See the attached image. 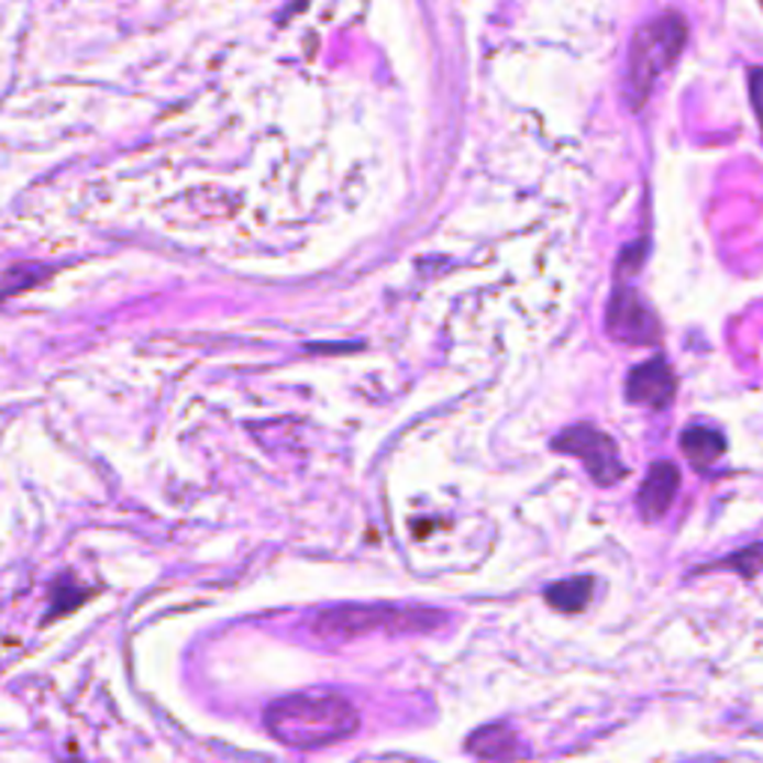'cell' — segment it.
Listing matches in <instances>:
<instances>
[{"instance_id": "obj_8", "label": "cell", "mask_w": 763, "mask_h": 763, "mask_svg": "<svg viewBox=\"0 0 763 763\" xmlns=\"http://www.w3.org/2000/svg\"><path fill=\"white\" fill-rule=\"evenodd\" d=\"M516 745H519V740L507 725H486L468 737L465 749L484 763H510L516 758Z\"/></svg>"}, {"instance_id": "obj_5", "label": "cell", "mask_w": 763, "mask_h": 763, "mask_svg": "<svg viewBox=\"0 0 763 763\" xmlns=\"http://www.w3.org/2000/svg\"><path fill=\"white\" fill-rule=\"evenodd\" d=\"M606 331L620 343L630 346H653L660 341V322L653 310L644 305L639 292L627 284H618L606 310Z\"/></svg>"}, {"instance_id": "obj_6", "label": "cell", "mask_w": 763, "mask_h": 763, "mask_svg": "<svg viewBox=\"0 0 763 763\" xmlns=\"http://www.w3.org/2000/svg\"><path fill=\"white\" fill-rule=\"evenodd\" d=\"M627 400L644 409H668L677 397V376L665 355H653L627 373Z\"/></svg>"}, {"instance_id": "obj_1", "label": "cell", "mask_w": 763, "mask_h": 763, "mask_svg": "<svg viewBox=\"0 0 763 763\" xmlns=\"http://www.w3.org/2000/svg\"><path fill=\"white\" fill-rule=\"evenodd\" d=\"M263 725L280 745L313 752L350 740L362 728V712L341 692L305 689L268 704Z\"/></svg>"}, {"instance_id": "obj_7", "label": "cell", "mask_w": 763, "mask_h": 763, "mask_svg": "<svg viewBox=\"0 0 763 763\" xmlns=\"http://www.w3.org/2000/svg\"><path fill=\"white\" fill-rule=\"evenodd\" d=\"M677 489H681V468L677 465L671 463V460L650 465L648 477L641 480L639 496H635L641 519H648V522L662 519L671 510V505H674Z\"/></svg>"}, {"instance_id": "obj_2", "label": "cell", "mask_w": 763, "mask_h": 763, "mask_svg": "<svg viewBox=\"0 0 763 763\" xmlns=\"http://www.w3.org/2000/svg\"><path fill=\"white\" fill-rule=\"evenodd\" d=\"M444 615L427 606H329L310 618V632L325 641H350L388 632V635H409V632H433L444 623Z\"/></svg>"}, {"instance_id": "obj_10", "label": "cell", "mask_w": 763, "mask_h": 763, "mask_svg": "<svg viewBox=\"0 0 763 763\" xmlns=\"http://www.w3.org/2000/svg\"><path fill=\"white\" fill-rule=\"evenodd\" d=\"M594 585L597 578L594 576H573L561 578V582H552L546 588V602L555 611H564V615H578V611L588 609L590 597H594Z\"/></svg>"}, {"instance_id": "obj_12", "label": "cell", "mask_w": 763, "mask_h": 763, "mask_svg": "<svg viewBox=\"0 0 763 763\" xmlns=\"http://www.w3.org/2000/svg\"><path fill=\"white\" fill-rule=\"evenodd\" d=\"M84 597H87V590H78L75 578L73 582H69V578H60V582L54 585V599H52V611H48V620H54L57 615H63V611H73Z\"/></svg>"}, {"instance_id": "obj_3", "label": "cell", "mask_w": 763, "mask_h": 763, "mask_svg": "<svg viewBox=\"0 0 763 763\" xmlns=\"http://www.w3.org/2000/svg\"><path fill=\"white\" fill-rule=\"evenodd\" d=\"M686 36H689V24L677 12H665V15L641 24L635 31L630 42L627 75H623V96H627L630 111L644 108L656 81L681 57Z\"/></svg>"}, {"instance_id": "obj_9", "label": "cell", "mask_w": 763, "mask_h": 763, "mask_svg": "<svg viewBox=\"0 0 763 763\" xmlns=\"http://www.w3.org/2000/svg\"><path fill=\"white\" fill-rule=\"evenodd\" d=\"M681 447L695 468H707V465L722 460L728 442H725V435L719 430H712L707 423H695L689 430H683Z\"/></svg>"}, {"instance_id": "obj_4", "label": "cell", "mask_w": 763, "mask_h": 763, "mask_svg": "<svg viewBox=\"0 0 763 763\" xmlns=\"http://www.w3.org/2000/svg\"><path fill=\"white\" fill-rule=\"evenodd\" d=\"M552 451L564 456H576L588 468L594 484L618 486L627 477V465L620 460L618 442L609 433H602L594 423H576L552 439Z\"/></svg>"}, {"instance_id": "obj_13", "label": "cell", "mask_w": 763, "mask_h": 763, "mask_svg": "<svg viewBox=\"0 0 763 763\" xmlns=\"http://www.w3.org/2000/svg\"><path fill=\"white\" fill-rule=\"evenodd\" d=\"M749 90H752L754 114H758V120L763 125V69H752L749 73Z\"/></svg>"}, {"instance_id": "obj_11", "label": "cell", "mask_w": 763, "mask_h": 763, "mask_svg": "<svg viewBox=\"0 0 763 763\" xmlns=\"http://www.w3.org/2000/svg\"><path fill=\"white\" fill-rule=\"evenodd\" d=\"M712 570H731V573H737L745 582H752L763 570V543H752V546L740 549V552L722 557L719 564H707V567H701V573H712Z\"/></svg>"}]
</instances>
